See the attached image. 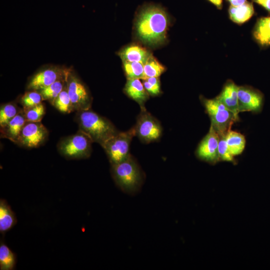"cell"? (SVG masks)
<instances>
[{
	"label": "cell",
	"instance_id": "ac0fdd59",
	"mask_svg": "<svg viewBox=\"0 0 270 270\" xmlns=\"http://www.w3.org/2000/svg\"><path fill=\"white\" fill-rule=\"evenodd\" d=\"M17 219L11 207L4 199L0 200V232L4 234L16 224Z\"/></svg>",
	"mask_w": 270,
	"mask_h": 270
},
{
	"label": "cell",
	"instance_id": "9a60e30c",
	"mask_svg": "<svg viewBox=\"0 0 270 270\" xmlns=\"http://www.w3.org/2000/svg\"><path fill=\"white\" fill-rule=\"evenodd\" d=\"M26 122L22 109L4 126L0 128V136L16 144L21 130Z\"/></svg>",
	"mask_w": 270,
	"mask_h": 270
},
{
	"label": "cell",
	"instance_id": "484cf974",
	"mask_svg": "<svg viewBox=\"0 0 270 270\" xmlns=\"http://www.w3.org/2000/svg\"><path fill=\"white\" fill-rule=\"evenodd\" d=\"M123 66L127 79H142L144 76V64L139 62L123 61Z\"/></svg>",
	"mask_w": 270,
	"mask_h": 270
},
{
	"label": "cell",
	"instance_id": "d6986e66",
	"mask_svg": "<svg viewBox=\"0 0 270 270\" xmlns=\"http://www.w3.org/2000/svg\"><path fill=\"white\" fill-rule=\"evenodd\" d=\"M254 13L252 4L248 2L238 6H230L228 9L230 19L238 24H242L248 21L252 16Z\"/></svg>",
	"mask_w": 270,
	"mask_h": 270
},
{
	"label": "cell",
	"instance_id": "d4e9b609",
	"mask_svg": "<svg viewBox=\"0 0 270 270\" xmlns=\"http://www.w3.org/2000/svg\"><path fill=\"white\" fill-rule=\"evenodd\" d=\"M22 109L12 102L4 104L0 108V126H4Z\"/></svg>",
	"mask_w": 270,
	"mask_h": 270
},
{
	"label": "cell",
	"instance_id": "4fadbf2b",
	"mask_svg": "<svg viewBox=\"0 0 270 270\" xmlns=\"http://www.w3.org/2000/svg\"><path fill=\"white\" fill-rule=\"evenodd\" d=\"M238 86L233 81L228 80L216 98L224 104L228 109L238 115Z\"/></svg>",
	"mask_w": 270,
	"mask_h": 270
},
{
	"label": "cell",
	"instance_id": "4316f807",
	"mask_svg": "<svg viewBox=\"0 0 270 270\" xmlns=\"http://www.w3.org/2000/svg\"><path fill=\"white\" fill-rule=\"evenodd\" d=\"M22 110L28 122H41L46 112L44 106L42 102L32 106L23 108Z\"/></svg>",
	"mask_w": 270,
	"mask_h": 270
},
{
	"label": "cell",
	"instance_id": "83f0119b",
	"mask_svg": "<svg viewBox=\"0 0 270 270\" xmlns=\"http://www.w3.org/2000/svg\"><path fill=\"white\" fill-rule=\"evenodd\" d=\"M42 97L38 90H32L27 92L22 96L20 102L23 108L32 106L42 102Z\"/></svg>",
	"mask_w": 270,
	"mask_h": 270
},
{
	"label": "cell",
	"instance_id": "ba28073f",
	"mask_svg": "<svg viewBox=\"0 0 270 270\" xmlns=\"http://www.w3.org/2000/svg\"><path fill=\"white\" fill-rule=\"evenodd\" d=\"M136 136L144 143L158 140L162 136V128L159 121L147 112L141 110L134 126Z\"/></svg>",
	"mask_w": 270,
	"mask_h": 270
},
{
	"label": "cell",
	"instance_id": "2e32d148",
	"mask_svg": "<svg viewBox=\"0 0 270 270\" xmlns=\"http://www.w3.org/2000/svg\"><path fill=\"white\" fill-rule=\"evenodd\" d=\"M252 35L261 47L270 46V16L258 19L252 31Z\"/></svg>",
	"mask_w": 270,
	"mask_h": 270
},
{
	"label": "cell",
	"instance_id": "3957f363",
	"mask_svg": "<svg viewBox=\"0 0 270 270\" xmlns=\"http://www.w3.org/2000/svg\"><path fill=\"white\" fill-rule=\"evenodd\" d=\"M111 166L114 180L122 192L134 194L140 191L144 181V175L139 164L130 154L124 161Z\"/></svg>",
	"mask_w": 270,
	"mask_h": 270
},
{
	"label": "cell",
	"instance_id": "8fae6325",
	"mask_svg": "<svg viewBox=\"0 0 270 270\" xmlns=\"http://www.w3.org/2000/svg\"><path fill=\"white\" fill-rule=\"evenodd\" d=\"M68 70L56 66L41 70L30 78L28 84V88L39 90L46 88L55 82L64 78Z\"/></svg>",
	"mask_w": 270,
	"mask_h": 270
},
{
	"label": "cell",
	"instance_id": "44dd1931",
	"mask_svg": "<svg viewBox=\"0 0 270 270\" xmlns=\"http://www.w3.org/2000/svg\"><path fill=\"white\" fill-rule=\"evenodd\" d=\"M16 263V255L3 241L0 243V270H12Z\"/></svg>",
	"mask_w": 270,
	"mask_h": 270
},
{
	"label": "cell",
	"instance_id": "8992f818",
	"mask_svg": "<svg viewBox=\"0 0 270 270\" xmlns=\"http://www.w3.org/2000/svg\"><path fill=\"white\" fill-rule=\"evenodd\" d=\"M135 136L136 130L134 126L127 131L119 132L104 143L102 148L111 165L120 163L130 156V146Z\"/></svg>",
	"mask_w": 270,
	"mask_h": 270
},
{
	"label": "cell",
	"instance_id": "4dcf8cb0",
	"mask_svg": "<svg viewBox=\"0 0 270 270\" xmlns=\"http://www.w3.org/2000/svg\"><path fill=\"white\" fill-rule=\"evenodd\" d=\"M263 7L270 14V0H252Z\"/></svg>",
	"mask_w": 270,
	"mask_h": 270
},
{
	"label": "cell",
	"instance_id": "cb8c5ba5",
	"mask_svg": "<svg viewBox=\"0 0 270 270\" xmlns=\"http://www.w3.org/2000/svg\"><path fill=\"white\" fill-rule=\"evenodd\" d=\"M52 104L60 112L63 113H70L74 111L72 101L68 93L66 82L62 91L56 98Z\"/></svg>",
	"mask_w": 270,
	"mask_h": 270
},
{
	"label": "cell",
	"instance_id": "e0dca14e",
	"mask_svg": "<svg viewBox=\"0 0 270 270\" xmlns=\"http://www.w3.org/2000/svg\"><path fill=\"white\" fill-rule=\"evenodd\" d=\"M118 54L122 62H139L144 64L152 54L145 48L133 44L124 48Z\"/></svg>",
	"mask_w": 270,
	"mask_h": 270
},
{
	"label": "cell",
	"instance_id": "6da1fadb",
	"mask_svg": "<svg viewBox=\"0 0 270 270\" xmlns=\"http://www.w3.org/2000/svg\"><path fill=\"white\" fill-rule=\"evenodd\" d=\"M169 18L161 6L150 4L139 12L136 21V34L143 42L150 45H158L166 39Z\"/></svg>",
	"mask_w": 270,
	"mask_h": 270
},
{
	"label": "cell",
	"instance_id": "9c48e42d",
	"mask_svg": "<svg viewBox=\"0 0 270 270\" xmlns=\"http://www.w3.org/2000/svg\"><path fill=\"white\" fill-rule=\"evenodd\" d=\"M48 135L41 122L26 121L20 132L16 144L26 148H36L43 144Z\"/></svg>",
	"mask_w": 270,
	"mask_h": 270
},
{
	"label": "cell",
	"instance_id": "7402d4cb",
	"mask_svg": "<svg viewBox=\"0 0 270 270\" xmlns=\"http://www.w3.org/2000/svg\"><path fill=\"white\" fill-rule=\"evenodd\" d=\"M66 83V76L38 91L41 94L43 100H47L52 104L56 98L63 90Z\"/></svg>",
	"mask_w": 270,
	"mask_h": 270
},
{
	"label": "cell",
	"instance_id": "603a6c76",
	"mask_svg": "<svg viewBox=\"0 0 270 270\" xmlns=\"http://www.w3.org/2000/svg\"><path fill=\"white\" fill-rule=\"evenodd\" d=\"M166 70V68L152 54L144 64L142 80L152 77H159Z\"/></svg>",
	"mask_w": 270,
	"mask_h": 270
},
{
	"label": "cell",
	"instance_id": "277c9868",
	"mask_svg": "<svg viewBox=\"0 0 270 270\" xmlns=\"http://www.w3.org/2000/svg\"><path fill=\"white\" fill-rule=\"evenodd\" d=\"M200 98L210 119V125L220 136H226L232 124L239 120L238 115L228 109L216 98L207 99L201 96Z\"/></svg>",
	"mask_w": 270,
	"mask_h": 270
},
{
	"label": "cell",
	"instance_id": "7a4b0ae2",
	"mask_svg": "<svg viewBox=\"0 0 270 270\" xmlns=\"http://www.w3.org/2000/svg\"><path fill=\"white\" fill-rule=\"evenodd\" d=\"M76 120L78 130L102 147L108 140L119 132L110 120L90 108L76 112Z\"/></svg>",
	"mask_w": 270,
	"mask_h": 270
},
{
	"label": "cell",
	"instance_id": "1f68e13d",
	"mask_svg": "<svg viewBox=\"0 0 270 270\" xmlns=\"http://www.w3.org/2000/svg\"><path fill=\"white\" fill-rule=\"evenodd\" d=\"M228 0L231 4V6H241L247 1L246 0Z\"/></svg>",
	"mask_w": 270,
	"mask_h": 270
},
{
	"label": "cell",
	"instance_id": "ffe728a7",
	"mask_svg": "<svg viewBox=\"0 0 270 270\" xmlns=\"http://www.w3.org/2000/svg\"><path fill=\"white\" fill-rule=\"evenodd\" d=\"M226 142L231 154L234 156L241 154L246 146V138L240 133L230 130L226 136Z\"/></svg>",
	"mask_w": 270,
	"mask_h": 270
},
{
	"label": "cell",
	"instance_id": "30bf717a",
	"mask_svg": "<svg viewBox=\"0 0 270 270\" xmlns=\"http://www.w3.org/2000/svg\"><path fill=\"white\" fill-rule=\"evenodd\" d=\"M264 102L263 94L258 90L248 86H238V112H260Z\"/></svg>",
	"mask_w": 270,
	"mask_h": 270
},
{
	"label": "cell",
	"instance_id": "d6a6232c",
	"mask_svg": "<svg viewBox=\"0 0 270 270\" xmlns=\"http://www.w3.org/2000/svg\"><path fill=\"white\" fill-rule=\"evenodd\" d=\"M210 2L215 5L218 8H221L222 6V0H208Z\"/></svg>",
	"mask_w": 270,
	"mask_h": 270
},
{
	"label": "cell",
	"instance_id": "5b68a950",
	"mask_svg": "<svg viewBox=\"0 0 270 270\" xmlns=\"http://www.w3.org/2000/svg\"><path fill=\"white\" fill-rule=\"evenodd\" d=\"M92 140L79 130L61 140L58 144L59 153L68 159H84L90 156Z\"/></svg>",
	"mask_w": 270,
	"mask_h": 270
},
{
	"label": "cell",
	"instance_id": "52a82bcc",
	"mask_svg": "<svg viewBox=\"0 0 270 270\" xmlns=\"http://www.w3.org/2000/svg\"><path fill=\"white\" fill-rule=\"evenodd\" d=\"M66 82L74 111L90 108L92 99L88 90L80 78L70 70H68Z\"/></svg>",
	"mask_w": 270,
	"mask_h": 270
},
{
	"label": "cell",
	"instance_id": "5bb4252c",
	"mask_svg": "<svg viewBox=\"0 0 270 270\" xmlns=\"http://www.w3.org/2000/svg\"><path fill=\"white\" fill-rule=\"evenodd\" d=\"M126 94L136 101L141 110L146 109L144 104L149 98V94L139 78H128L124 88Z\"/></svg>",
	"mask_w": 270,
	"mask_h": 270
},
{
	"label": "cell",
	"instance_id": "f1b7e54d",
	"mask_svg": "<svg viewBox=\"0 0 270 270\" xmlns=\"http://www.w3.org/2000/svg\"><path fill=\"white\" fill-rule=\"evenodd\" d=\"M143 84L148 94L152 96L160 92V81L158 77H152L144 80Z\"/></svg>",
	"mask_w": 270,
	"mask_h": 270
},
{
	"label": "cell",
	"instance_id": "f546056e",
	"mask_svg": "<svg viewBox=\"0 0 270 270\" xmlns=\"http://www.w3.org/2000/svg\"><path fill=\"white\" fill-rule=\"evenodd\" d=\"M218 154L219 159L228 162H232L234 156L230 152L228 148L226 136H220L218 145Z\"/></svg>",
	"mask_w": 270,
	"mask_h": 270
},
{
	"label": "cell",
	"instance_id": "7c38bea8",
	"mask_svg": "<svg viewBox=\"0 0 270 270\" xmlns=\"http://www.w3.org/2000/svg\"><path fill=\"white\" fill-rule=\"evenodd\" d=\"M220 136L210 125L209 131L198 144L196 155L200 160L216 162L219 160L218 145Z\"/></svg>",
	"mask_w": 270,
	"mask_h": 270
}]
</instances>
